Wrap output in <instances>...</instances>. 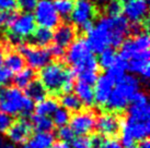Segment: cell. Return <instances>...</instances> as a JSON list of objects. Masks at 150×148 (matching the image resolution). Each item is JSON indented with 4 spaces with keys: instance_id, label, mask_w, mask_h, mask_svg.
Wrapping results in <instances>:
<instances>
[{
    "instance_id": "2",
    "label": "cell",
    "mask_w": 150,
    "mask_h": 148,
    "mask_svg": "<svg viewBox=\"0 0 150 148\" xmlns=\"http://www.w3.org/2000/svg\"><path fill=\"white\" fill-rule=\"evenodd\" d=\"M66 61L71 66L74 76L82 72H99V63L94 54L91 51L86 38H78L68 46L65 52Z\"/></svg>"
},
{
    "instance_id": "17",
    "label": "cell",
    "mask_w": 150,
    "mask_h": 148,
    "mask_svg": "<svg viewBox=\"0 0 150 148\" xmlns=\"http://www.w3.org/2000/svg\"><path fill=\"white\" fill-rule=\"evenodd\" d=\"M94 85H96L93 88L94 103L99 106H105L115 84L106 74H102L100 76H98V80L96 81Z\"/></svg>"
},
{
    "instance_id": "25",
    "label": "cell",
    "mask_w": 150,
    "mask_h": 148,
    "mask_svg": "<svg viewBox=\"0 0 150 148\" xmlns=\"http://www.w3.org/2000/svg\"><path fill=\"white\" fill-rule=\"evenodd\" d=\"M58 108V101L56 99L45 98L42 101L36 103V106H34V111H35V114L48 117L53 114Z\"/></svg>"
},
{
    "instance_id": "5",
    "label": "cell",
    "mask_w": 150,
    "mask_h": 148,
    "mask_svg": "<svg viewBox=\"0 0 150 148\" xmlns=\"http://www.w3.org/2000/svg\"><path fill=\"white\" fill-rule=\"evenodd\" d=\"M74 76L70 69H66L60 62H50L40 72V82L50 94L62 93V87L67 78Z\"/></svg>"
},
{
    "instance_id": "9",
    "label": "cell",
    "mask_w": 150,
    "mask_h": 148,
    "mask_svg": "<svg viewBox=\"0 0 150 148\" xmlns=\"http://www.w3.org/2000/svg\"><path fill=\"white\" fill-rule=\"evenodd\" d=\"M96 117L93 111L79 110L70 115L69 126L74 131L75 135H87L96 128Z\"/></svg>"
},
{
    "instance_id": "19",
    "label": "cell",
    "mask_w": 150,
    "mask_h": 148,
    "mask_svg": "<svg viewBox=\"0 0 150 148\" xmlns=\"http://www.w3.org/2000/svg\"><path fill=\"white\" fill-rule=\"evenodd\" d=\"M53 143H55V135L52 132H36L22 148H50Z\"/></svg>"
},
{
    "instance_id": "28",
    "label": "cell",
    "mask_w": 150,
    "mask_h": 148,
    "mask_svg": "<svg viewBox=\"0 0 150 148\" xmlns=\"http://www.w3.org/2000/svg\"><path fill=\"white\" fill-rule=\"evenodd\" d=\"M116 52L115 50L108 47L106 49H104L102 52H100V57H99V66H101L102 69L104 70H108L111 66L115 63V60H116Z\"/></svg>"
},
{
    "instance_id": "32",
    "label": "cell",
    "mask_w": 150,
    "mask_h": 148,
    "mask_svg": "<svg viewBox=\"0 0 150 148\" xmlns=\"http://www.w3.org/2000/svg\"><path fill=\"white\" fill-rule=\"evenodd\" d=\"M125 74H126V70H124L123 68H121V66H118L117 64L114 63L110 69H108L106 75L114 82V84H116V83H118L121 81Z\"/></svg>"
},
{
    "instance_id": "11",
    "label": "cell",
    "mask_w": 150,
    "mask_h": 148,
    "mask_svg": "<svg viewBox=\"0 0 150 148\" xmlns=\"http://www.w3.org/2000/svg\"><path fill=\"white\" fill-rule=\"evenodd\" d=\"M127 108V118L136 121H150V107L145 93L138 91Z\"/></svg>"
},
{
    "instance_id": "38",
    "label": "cell",
    "mask_w": 150,
    "mask_h": 148,
    "mask_svg": "<svg viewBox=\"0 0 150 148\" xmlns=\"http://www.w3.org/2000/svg\"><path fill=\"white\" fill-rule=\"evenodd\" d=\"M100 148H123L120 140H117L114 137H108L103 138L102 143L100 145Z\"/></svg>"
},
{
    "instance_id": "14",
    "label": "cell",
    "mask_w": 150,
    "mask_h": 148,
    "mask_svg": "<svg viewBox=\"0 0 150 148\" xmlns=\"http://www.w3.org/2000/svg\"><path fill=\"white\" fill-rule=\"evenodd\" d=\"M149 59V50L137 51L136 54H133V57L127 62V71L134 74H138L145 80H148L150 77Z\"/></svg>"
},
{
    "instance_id": "15",
    "label": "cell",
    "mask_w": 150,
    "mask_h": 148,
    "mask_svg": "<svg viewBox=\"0 0 150 148\" xmlns=\"http://www.w3.org/2000/svg\"><path fill=\"white\" fill-rule=\"evenodd\" d=\"M32 125L28 120L20 119L12 122L6 133L13 144H24L32 134Z\"/></svg>"
},
{
    "instance_id": "33",
    "label": "cell",
    "mask_w": 150,
    "mask_h": 148,
    "mask_svg": "<svg viewBox=\"0 0 150 148\" xmlns=\"http://www.w3.org/2000/svg\"><path fill=\"white\" fill-rule=\"evenodd\" d=\"M57 136L60 140V142H66V143H69L71 140L75 138V133L71 130L70 126L68 125H64V126H60L57 132Z\"/></svg>"
},
{
    "instance_id": "10",
    "label": "cell",
    "mask_w": 150,
    "mask_h": 148,
    "mask_svg": "<svg viewBox=\"0 0 150 148\" xmlns=\"http://www.w3.org/2000/svg\"><path fill=\"white\" fill-rule=\"evenodd\" d=\"M150 39L148 32L139 34L137 36H134L133 38H128L123 41L121 45V50L118 52V57L128 61L130 58L133 57L134 54L137 51H142V50H149Z\"/></svg>"
},
{
    "instance_id": "36",
    "label": "cell",
    "mask_w": 150,
    "mask_h": 148,
    "mask_svg": "<svg viewBox=\"0 0 150 148\" xmlns=\"http://www.w3.org/2000/svg\"><path fill=\"white\" fill-rule=\"evenodd\" d=\"M16 1H17V7H19L20 10L26 13H31V11H33L38 2V0H16Z\"/></svg>"
},
{
    "instance_id": "41",
    "label": "cell",
    "mask_w": 150,
    "mask_h": 148,
    "mask_svg": "<svg viewBox=\"0 0 150 148\" xmlns=\"http://www.w3.org/2000/svg\"><path fill=\"white\" fill-rule=\"evenodd\" d=\"M48 50H50V56L54 58H57V59H59V58H62L65 56V49L60 48V47H58V46L54 45V44L50 46V48Z\"/></svg>"
},
{
    "instance_id": "26",
    "label": "cell",
    "mask_w": 150,
    "mask_h": 148,
    "mask_svg": "<svg viewBox=\"0 0 150 148\" xmlns=\"http://www.w3.org/2000/svg\"><path fill=\"white\" fill-rule=\"evenodd\" d=\"M31 125L32 128L36 132H52L54 128V123L50 117L33 114L31 117Z\"/></svg>"
},
{
    "instance_id": "30",
    "label": "cell",
    "mask_w": 150,
    "mask_h": 148,
    "mask_svg": "<svg viewBox=\"0 0 150 148\" xmlns=\"http://www.w3.org/2000/svg\"><path fill=\"white\" fill-rule=\"evenodd\" d=\"M53 123L56 126H64V125H67L69 123V120H70V113L69 111H67L66 109L64 108H58L57 110L53 113Z\"/></svg>"
},
{
    "instance_id": "44",
    "label": "cell",
    "mask_w": 150,
    "mask_h": 148,
    "mask_svg": "<svg viewBox=\"0 0 150 148\" xmlns=\"http://www.w3.org/2000/svg\"><path fill=\"white\" fill-rule=\"evenodd\" d=\"M50 148H71L70 144L69 143H66V142H56V143H53L50 145Z\"/></svg>"
},
{
    "instance_id": "45",
    "label": "cell",
    "mask_w": 150,
    "mask_h": 148,
    "mask_svg": "<svg viewBox=\"0 0 150 148\" xmlns=\"http://www.w3.org/2000/svg\"><path fill=\"white\" fill-rule=\"evenodd\" d=\"M138 148H150V142L148 138L144 140H140V145L138 146Z\"/></svg>"
},
{
    "instance_id": "47",
    "label": "cell",
    "mask_w": 150,
    "mask_h": 148,
    "mask_svg": "<svg viewBox=\"0 0 150 148\" xmlns=\"http://www.w3.org/2000/svg\"><path fill=\"white\" fill-rule=\"evenodd\" d=\"M128 148H138V147H136V146H132V147H128Z\"/></svg>"
},
{
    "instance_id": "21",
    "label": "cell",
    "mask_w": 150,
    "mask_h": 148,
    "mask_svg": "<svg viewBox=\"0 0 150 148\" xmlns=\"http://www.w3.org/2000/svg\"><path fill=\"white\" fill-rule=\"evenodd\" d=\"M4 68L11 73H18L24 68L25 60L19 51H9L4 58Z\"/></svg>"
},
{
    "instance_id": "22",
    "label": "cell",
    "mask_w": 150,
    "mask_h": 148,
    "mask_svg": "<svg viewBox=\"0 0 150 148\" xmlns=\"http://www.w3.org/2000/svg\"><path fill=\"white\" fill-rule=\"evenodd\" d=\"M24 95L26 97H29L32 101L40 103L43 99L47 98V91L40 81L34 80L33 82H31L24 88Z\"/></svg>"
},
{
    "instance_id": "24",
    "label": "cell",
    "mask_w": 150,
    "mask_h": 148,
    "mask_svg": "<svg viewBox=\"0 0 150 148\" xmlns=\"http://www.w3.org/2000/svg\"><path fill=\"white\" fill-rule=\"evenodd\" d=\"M34 80H35V71L31 68H23L21 71L16 73V76L13 77V82L16 87H18L19 89H24Z\"/></svg>"
},
{
    "instance_id": "46",
    "label": "cell",
    "mask_w": 150,
    "mask_h": 148,
    "mask_svg": "<svg viewBox=\"0 0 150 148\" xmlns=\"http://www.w3.org/2000/svg\"><path fill=\"white\" fill-rule=\"evenodd\" d=\"M4 46H2V44L0 43V66L4 63Z\"/></svg>"
},
{
    "instance_id": "37",
    "label": "cell",
    "mask_w": 150,
    "mask_h": 148,
    "mask_svg": "<svg viewBox=\"0 0 150 148\" xmlns=\"http://www.w3.org/2000/svg\"><path fill=\"white\" fill-rule=\"evenodd\" d=\"M12 118L11 115L6 114L4 112H0V133H6L12 124Z\"/></svg>"
},
{
    "instance_id": "16",
    "label": "cell",
    "mask_w": 150,
    "mask_h": 148,
    "mask_svg": "<svg viewBox=\"0 0 150 148\" xmlns=\"http://www.w3.org/2000/svg\"><path fill=\"white\" fill-rule=\"evenodd\" d=\"M94 15L96 10L90 0H77L70 17L74 24L81 26L88 21H92Z\"/></svg>"
},
{
    "instance_id": "7",
    "label": "cell",
    "mask_w": 150,
    "mask_h": 148,
    "mask_svg": "<svg viewBox=\"0 0 150 148\" xmlns=\"http://www.w3.org/2000/svg\"><path fill=\"white\" fill-rule=\"evenodd\" d=\"M18 51L22 54L24 60L28 62L29 68L33 70H41L52 61V56L50 50L42 47H36L32 45H21L18 46Z\"/></svg>"
},
{
    "instance_id": "20",
    "label": "cell",
    "mask_w": 150,
    "mask_h": 148,
    "mask_svg": "<svg viewBox=\"0 0 150 148\" xmlns=\"http://www.w3.org/2000/svg\"><path fill=\"white\" fill-rule=\"evenodd\" d=\"M53 43V31L46 27L40 26L34 29L31 35V45L36 47L45 48L46 46L50 45Z\"/></svg>"
},
{
    "instance_id": "4",
    "label": "cell",
    "mask_w": 150,
    "mask_h": 148,
    "mask_svg": "<svg viewBox=\"0 0 150 148\" xmlns=\"http://www.w3.org/2000/svg\"><path fill=\"white\" fill-rule=\"evenodd\" d=\"M138 91H140V81L133 74H125L121 81L115 84L105 106L112 112L123 111L128 107Z\"/></svg>"
},
{
    "instance_id": "39",
    "label": "cell",
    "mask_w": 150,
    "mask_h": 148,
    "mask_svg": "<svg viewBox=\"0 0 150 148\" xmlns=\"http://www.w3.org/2000/svg\"><path fill=\"white\" fill-rule=\"evenodd\" d=\"M11 76H12V73L8 69L0 66V87H4V85H7L9 81L11 80Z\"/></svg>"
},
{
    "instance_id": "29",
    "label": "cell",
    "mask_w": 150,
    "mask_h": 148,
    "mask_svg": "<svg viewBox=\"0 0 150 148\" xmlns=\"http://www.w3.org/2000/svg\"><path fill=\"white\" fill-rule=\"evenodd\" d=\"M53 3H54V7L59 17L66 19L71 15L74 6H75V1L74 0H55Z\"/></svg>"
},
{
    "instance_id": "1",
    "label": "cell",
    "mask_w": 150,
    "mask_h": 148,
    "mask_svg": "<svg viewBox=\"0 0 150 148\" xmlns=\"http://www.w3.org/2000/svg\"><path fill=\"white\" fill-rule=\"evenodd\" d=\"M128 33L129 22L125 17H103L88 33L87 43L93 54H100L108 47H121Z\"/></svg>"
},
{
    "instance_id": "40",
    "label": "cell",
    "mask_w": 150,
    "mask_h": 148,
    "mask_svg": "<svg viewBox=\"0 0 150 148\" xmlns=\"http://www.w3.org/2000/svg\"><path fill=\"white\" fill-rule=\"evenodd\" d=\"M17 8L16 0H0V10L4 11H13Z\"/></svg>"
},
{
    "instance_id": "8",
    "label": "cell",
    "mask_w": 150,
    "mask_h": 148,
    "mask_svg": "<svg viewBox=\"0 0 150 148\" xmlns=\"http://www.w3.org/2000/svg\"><path fill=\"white\" fill-rule=\"evenodd\" d=\"M33 17L35 23L50 29H56L60 22V17L56 11L52 0H38L34 9Z\"/></svg>"
},
{
    "instance_id": "3",
    "label": "cell",
    "mask_w": 150,
    "mask_h": 148,
    "mask_svg": "<svg viewBox=\"0 0 150 148\" xmlns=\"http://www.w3.org/2000/svg\"><path fill=\"white\" fill-rule=\"evenodd\" d=\"M34 101L16 86L0 87V112L28 117L34 111Z\"/></svg>"
},
{
    "instance_id": "42",
    "label": "cell",
    "mask_w": 150,
    "mask_h": 148,
    "mask_svg": "<svg viewBox=\"0 0 150 148\" xmlns=\"http://www.w3.org/2000/svg\"><path fill=\"white\" fill-rule=\"evenodd\" d=\"M90 140H91V145L92 148H100V145L103 140V137L101 135H93L92 137H90Z\"/></svg>"
},
{
    "instance_id": "18",
    "label": "cell",
    "mask_w": 150,
    "mask_h": 148,
    "mask_svg": "<svg viewBox=\"0 0 150 148\" xmlns=\"http://www.w3.org/2000/svg\"><path fill=\"white\" fill-rule=\"evenodd\" d=\"M76 39V29L74 25L64 23L59 24L55 32H53V43L60 48H67Z\"/></svg>"
},
{
    "instance_id": "23",
    "label": "cell",
    "mask_w": 150,
    "mask_h": 148,
    "mask_svg": "<svg viewBox=\"0 0 150 148\" xmlns=\"http://www.w3.org/2000/svg\"><path fill=\"white\" fill-rule=\"evenodd\" d=\"M74 89L76 93L75 95L78 97L82 105L87 106V107H91L94 103V94H93V88L91 85L78 82L75 85Z\"/></svg>"
},
{
    "instance_id": "6",
    "label": "cell",
    "mask_w": 150,
    "mask_h": 148,
    "mask_svg": "<svg viewBox=\"0 0 150 148\" xmlns=\"http://www.w3.org/2000/svg\"><path fill=\"white\" fill-rule=\"evenodd\" d=\"M9 36L12 44L21 45L23 38L30 37L36 29V23L34 20L33 14L31 13H21L16 15L13 21L8 26Z\"/></svg>"
},
{
    "instance_id": "35",
    "label": "cell",
    "mask_w": 150,
    "mask_h": 148,
    "mask_svg": "<svg viewBox=\"0 0 150 148\" xmlns=\"http://www.w3.org/2000/svg\"><path fill=\"white\" fill-rule=\"evenodd\" d=\"M17 13L13 11H4L0 10V29L1 27H8L10 23L16 17Z\"/></svg>"
},
{
    "instance_id": "43",
    "label": "cell",
    "mask_w": 150,
    "mask_h": 148,
    "mask_svg": "<svg viewBox=\"0 0 150 148\" xmlns=\"http://www.w3.org/2000/svg\"><path fill=\"white\" fill-rule=\"evenodd\" d=\"M81 27V29H82V32L86 34L90 33L92 31V29L94 27V25H93V22L92 21H88V22H86V23H83V24L80 26Z\"/></svg>"
},
{
    "instance_id": "13",
    "label": "cell",
    "mask_w": 150,
    "mask_h": 148,
    "mask_svg": "<svg viewBox=\"0 0 150 148\" xmlns=\"http://www.w3.org/2000/svg\"><path fill=\"white\" fill-rule=\"evenodd\" d=\"M148 0H127L123 4V13L128 22L144 23L148 15Z\"/></svg>"
},
{
    "instance_id": "12",
    "label": "cell",
    "mask_w": 150,
    "mask_h": 148,
    "mask_svg": "<svg viewBox=\"0 0 150 148\" xmlns=\"http://www.w3.org/2000/svg\"><path fill=\"white\" fill-rule=\"evenodd\" d=\"M123 120L115 112H105L96 118V128L101 135L113 137L120 132Z\"/></svg>"
},
{
    "instance_id": "27",
    "label": "cell",
    "mask_w": 150,
    "mask_h": 148,
    "mask_svg": "<svg viewBox=\"0 0 150 148\" xmlns=\"http://www.w3.org/2000/svg\"><path fill=\"white\" fill-rule=\"evenodd\" d=\"M60 105L63 106L64 109L71 112H77L82 107V103L80 101L78 97L75 94H64L63 97L60 98Z\"/></svg>"
},
{
    "instance_id": "34",
    "label": "cell",
    "mask_w": 150,
    "mask_h": 148,
    "mask_svg": "<svg viewBox=\"0 0 150 148\" xmlns=\"http://www.w3.org/2000/svg\"><path fill=\"white\" fill-rule=\"evenodd\" d=\"M71 148H92L90 137L86 135H80L71 140Z\"/></svg>"
},
{
    "instance_id": "31",
    "label": "cell",
    "mask_w": 150,
    "mask_h": 148,
    "mask_svg": "<svg viewBox=\"0 0 150 148\" xmlns=\"http://www.w3.org/2000/svg\"><path fill=\"white\" fill-rule=\"evenodd\" d=\"M123 13V2L121 0H110L106 4V14L110 17H120Z\"/></svg>"
}]
</instances>
